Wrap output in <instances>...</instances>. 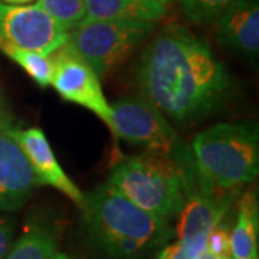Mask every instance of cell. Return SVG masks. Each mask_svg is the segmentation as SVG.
Segmentation results:
<instances>
[{
	"mask_svg": "<svg viewBox=\"0 0 259 259\" xmlns=\"http://www.w3.org/2000/svg\"><path fill=\"white\" fill-rule=\"evenodd\" d=\"M15 221L6 216H0V259L5 258L12 248L15 242Z\"/></svg>",
	"mask_w": 259,
	"mask_h": 259,
	"instance_id": "d6986e66",
	"label": "cell"
},
{
	"mask_svg": "<svg viewBox=\"0 0 259 259\" xmlns=\"http://www.w3.org/2000/svg\"><path fill=\"white\" fill-rule=\"evenodd\" d=\"M107 183L146 212L166 221L177 218L185 203L179 168L161 154L125 158L112 168Z\"/></svg>",
	"mask_w": 259,
	"mask_h": 259,
	"instance_id": "277c9868",
	"label": "cell"
},
{
	"mask_svg": "<svg viewBox=\"0 0 259 259\" xmlns=\"http://www.w3.org/2000/svg\"><path fill=\"white\" fill-rule=\"evenodd\" d=\"M213 259H233L232 256H219V258H213Z\"/></svg>",
	"mask_w": 259,
	"mask_h": 259,
	"instance_id": "484cf974",
	"label": "cell"
},
{
	"mask_svg": "<svg viewBox=\"0 0 259 259\" xmlns=\"http://www.w3.org/2000/svg\"><path fill=\"white\" fill-rule=\"evenodd\" d=\"M154 28V22L94 20L72 29L68 40L100 76L122 64Z\"/></svg>",
	"mask_w": 259,
	"mask_h": 259,
	"instance_id": "5b68a950",
	"label": "cell"
},
{
	"mask_svg": "<svg viewBox=\"0 0 259 259\" xmlns=\"http://www.w3.org/2000/svg\"><path fill=\"white\" fill-rule=\"evenodd\" d=\"M51 259H74V258H71L69 255H66V253H64V252H56L55 255H54Z\"/></svg>",
	"mask_w": 259,
	"mask_h": 259,
	"instance_id": "603a6c76",
	"label": "cell"
},
{
	"mask_svg": "<svg viewBox=\"0 0 259 259\" xmlns=\"http://www.w3.org/2000/svg\"><path fill=\"white\" fill-rule=\"evenodd\" d=\"M137 78L144 98L180 124L218 111L233 88L209 45L177 23L161 29L144 51Z\"/></svg>",
	"mask_w": 259,
	"mask_h": 259,
	"instance_id": "6da1fadb",
	"label": "cell"
},
{
	"mask_svg": "<svg viewBox=\"0 0 259 259\" xmlns=\"http://www.w3.org/2000/svg\"><path fill=\"white\" fill-rule=\"evenodd\" d=\"M13 125V115L10 111L8 98L0 88V128H12Z\"/></svg>",
	"mask_w": 259,
	"mask_h": 259,
	"instance_id": "ffe728a7",
	"label": "cell"
},
{
	"mask_svg": "<svg viewBox=\"0 0 259 259\" xmlns=\"http://www.w3.org/2000/svg\"><path fill=\"white\" fill-rule=\"evenodd\" d=\"M0 51L9 56L12 61H15L39 87L45 88L51 85L52 64L49 55H42L35 51L15 47L3 40H0Z\"/></svg>",
	"mask_w": 259,
	"mask_h": 259,
	"instance_id": "9a60e30c",
	"label": "cell"
},
{
	"mask_svg": "<svg viewBox=\"0 0 259 259\" xmlns=\"http://www.w3.org/2000/svg\"><path fill=\"white\" fill-rule=\"evenodd\" d=\"M83 3L87 9L85 22L137 20L156 23L167 12L166 5L154 0H83Z\"/></svg>",
	"mask_w": 259,
	"mask_h": 259,
	"instance_id": "4fadbf2b",
	"label": "cell"
},
{
	"mask_svg": "<svg viewBox=\"0 0 259 259\" xmlns=\"http://www.w3.org/2000/svg\"><path fill=\"white\" fill-rule=\"evenodd\" d=\"M49 59L52 64L51 87L65 101L78 104L94 112L111 130V105L102 93L100 76L79 56L69 40L54 51Z\"/></svg>",
	"mask_w": 259,
	"mask_h": 259,
	"instance_id": "52a82bcc",
	"label": "cell"
},
{
	"mask_svg": "<svg viewBox=\"0 0 259 259\" xmlns=\"http://www.w3.org/2000/svg\"><path fill=\"white\" fill-rule=\"evenodd\" d=\"M213 258H214V256H212L207 250H204L203 253H202V255H200L197 259H213Z\"/></svg>",
	"mask_w": 259,
	"mask_h": 259,
	"instance_id": "cb8c5ba5",
	"label": "cell"
},
{
	"mask_svg": "<svg viewBox=\"0 0 259 259\" xmlns=\"http://www.w3.org/2000/svg\"><path fill=\"white\" fill-rule=\"evenodd\" d=\"M232 209L223 216L213 228L206 242V250L214 256H231V231H232Z\"/></svg>",
	"mask_w": 259,
	"mask_h": 259,
	"instance_id": "ac0fdd59",
	"label": "cell"
},
{
	"mask_svg": "<svg viewBox=\"0 0 259 259\" xmlns=\"http://www.w3.org/2000/svg\"><path fill=\"white\" fill-rule=\"evenodd\" d=\"M3 3H8V5H28L33 0H0Z\"/></svg>",
	"mask_w": 259,
	"mask_h": 259,
	"instance_id": "7402d4cb",
	"label": "cell"
},
{
	"mask_svg": "<svg viewBox=\"0 0 259 259\" xmlns=\"http://www.w3.org/2000/svg\"><path fill=\"white\" fill-rule=\"evenodd\" d=\"M36 5L65 32L81 26L87 19L83 0H37Z\"/></svg>",
	"mask_w": 259,
	"mask_h": 259,
	"instance_id": "2e32d148",
	"label": "cell"
},
{
	"mask_svg": "<svg viewBox=\"0 0 259 259\" xmlns=\"http://www.w3.org/2000/svg\"><path fill=\"white\" fill-rule=\"evenodd\" d=\"M69 37L37 5H8L0 2V40L42 55H51Z\"/></svg>",
	"mask_w": 259,
	"mask_h": 259,
	"instance_id": "ba28073f",
	"label": "cell"
},
{
	"mask_svg": "<svg viewBox=\"0 0 259 259\" xmlns=\"http://www.w3.org/2000/svg\"><path fill=\"white\" fill-rule=\"evenodd\" d=\"M10 134L23 150L39 183L52 186L81 207L83 203V193L58 163L44 131L36 127L28 130L12 127Z\"/></svg>",
	"mask_w": 259,
	"mask_h": 259,
	"instance_id": "30bf717a",
	"label": "cell"
},
{
	"mask_svg": "<svg viewBox=\"0 0 259 259\" xmlns=\"http://www.w3.org/2000/svg\"><path fill=\"white\" fill-rule=\"evenodd\" d=\"M61 228L47 214H30L3 259H51L59 252Z\"/></svg>",
	"mask_w": 259,
	"mask_h": 259,
	"instance_id": "7c38bea8",
	"label": "cell"
},
{
	"mask_svg": "<svg viewBox=\"0 0 259 259\" xmlns=\"http://www.w3.org/2000/svg\"><path fill=\"white\" fill-rule=\"evenodd\" d=\"M111 131L120 139L171 158L180 140L171 124L153 104L141 97H128L111 105Z\"/></svg>",
	"mask_w": 259,
	"mask_h": 259,
	"instance_id": "8992f818",
	"label": "cell"
},
{
	"mask_svg": "<svg viewBox=\"0 0 259 259\" xmlns=\"http://www.w3.org/2000/svg\"><path fill=\"white\" fill-rule=\"evenodd\" d=\"M259 210L256 193L248 190L238 202L236 219L231 231L233 259H259Z\"/></svg>",
	"mask_w": 259,
	"mask_h": 259,
	"instance_id": "5bb4252c",
	"label": "cell"
},
{
	"mask_svg": "<svg viewBox=\"0 0 259 259\" xmlns=\"http://www.w3.org/2000/svg\"><path fill=\"white\" fill-rule=\"evenodd\" d=\"M190 151L200 175L214 187L238 190L258 177V128L221 122L199 133Z\"/></svg>",
	"mask_w": 259,
	"mask_h": 259,
	"instance_id": "3957f363",
	"label": "cell"
},
{
	"mask_svg": "<svg viewBox=\"0 0 259 259\" xmlns=\"http://www.w3.org/2000/svg\"><path fill=\"white\" fill-rule=\"evenodd\" d=\"M216 39L245 56L259 52V6L256 0H241L214 19Z\"/></svg>",
	"mask_w": 259,
	"mask_h": 259,
	"instance_id": "8fae6325",
	"label": "cell"
},
{
	"mask_svg": "<svg viewBox=\"0 0 259 259\" xmlns=\"http://www.w3.org/2000/svg\"><path fill=\"white\" fill-rule=\"evenodd\" d=\"M40 186L10 128H0V212H15Z\"/></svg>",
	"mask_w": 259,
	"mask_h": 259,
	"instance_id": "9c48e42d",
	"label": "cell"
},
{
	"mask_svg": "<svg viewBox=\"0 0 259 259\" xmlns=\"http://www.w3.org/2000/svg\"><path fill=\"white\" fill-rule=\"evenodd\" d=\"M187 19L193 23L214 20L232 5L241 0H177Z\"/></svg>",
	"mask_w": 259,
	"mask_h": 259,
	"instance_id": "e0dca14e",
	"label": "cell"
},
{
	"mask_svg": "<svg viewBox=\"0 0 259 259\" xmlns=\"http://www.w3.org/2000/svg\"><path fill=\"white\" fill-rule=\"evenodd\" d=\"M157 259H190L187 256L185 249L182 248V245L179 242H173L170 245L163 246L160 253H158Z\"/></svg>",
	"mask_w": 259,
	"mask_h": 259,
	"instance_id": "44dd1931",
	"label": "cell"
},
{
	"mask_svg": "<svg viewBox=\"0 0 259 259\" xmlns=\"http://www.w3.org/2000/svg\"><path fill=\"white\" fill-rule=\"evenodd\" d=\"M81 210L87 239L108 259H143L175 235L170 221L146 212L108 183L83 194Z\"/></svg>",
	"mask_w": 259,
	"mask_h": 259,
	"instance_id": "7a4b0ae2",
	"label": "cell"
},
{
	"mask_svg": "<svg viewBox=\"0 0 259 259\" xmlns=\"http://www.w3.org/2000/svg\"><path fill=\"white\" fill-rule=\"evenodd\" d=\"M154 2H158V3H163V5H168V3H170V2H171V0H154Z\"/></svg>",
	"mask_w": 259,
	"mask_h": 259,
	"instance_id": "d4e9b609",
	"label": "cell"
}]
</instances>
